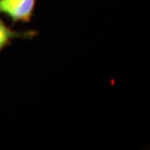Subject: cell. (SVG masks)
Returning <instances> with one entry per match:
<instances>
[{
    "instance_id": "obj_1",
    "label": "cell",
    "mask_w": 150,
    "mask_h": 150,
    "mask_svg": "<svg viewBox=\"0 0 150 150\" xmlns=\"http://www.w3.org/2000/svg\"><path fill=\"white\" fill-rule=\"evenodd\" d=\"M37 0H0V13L14 25L18 22L29 23L33 16Z\"/></svg>"
},
{
    "instance_id": "obj_2",
    "label": "cell",
    "mask_w": 150,
    "mask_h": 150,
    "mask_svg": "<svg viewBox=\"0 0 150 150\" xmlns=\"http://www.w3.org/2000/svg\"><path fill=\"white\" fill-rule=\"evenodd\" d=\"M38 32L35 30L27 31H14L11 28L8 27L5 23L0 18V53L3 49L11 45L12 41L15 38H27L31 39L38 35Z\"/></svg>"
}]
</instances>
